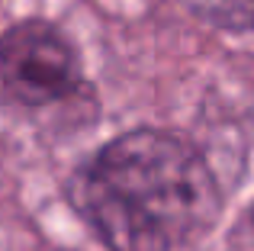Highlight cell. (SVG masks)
<instances>
[{
	"instance_id": "2",
	"label": "cell",
	"mask_w": 254,
	"mask_h": 251,
	"mask_svg": "<svg viewBox=\"0 0 254 251\" xmlns=\"http://www.w3.org/2000/svg\"><path fill=\"white\" fill-rule=\"evenodd\" d=\"M84 84L71 39L45 19H19L0 36V94L19 107L71 100Z\"/></svg>"
},
{
	"instance_id": "1",
	"label": "cell",
	"mask_w": 254,
	"mask_h": 251,
	"mask_svg": "<svg viewBox=\"0 0 254 251\" xmlns=\"http://www.w3.org/2000/svg\"><path fill=\"white\" fill-rule=\"evenodd\" d=\"M68 200L110 251H184L222 213L206 158L168 129L110 138L71 177Z\"/></svg>"
},
{
	"instance_id": "3",
	"label": "cell",
	"mask_w": 254,
	"mask_h": 251,
	"mask_svg": "<svg viewBox=\"0 0 254 251\" xmlns=\"http://www.w3.org/2000/svg\"><path fill=\"white\" fill-rule=\"evenodd\" d=\"M196 19L225 32H254V0H180Z\"/></svg>"
}]
</instances>
